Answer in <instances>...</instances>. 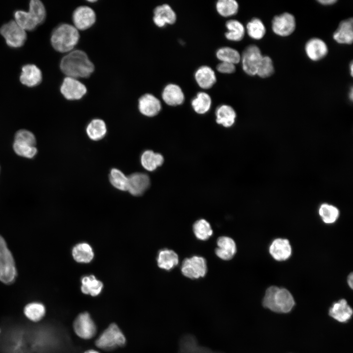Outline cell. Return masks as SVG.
Listing matches in <instances>:
<instances>
[{
  "label": "cell",
  "mask_w": 353,
  "mask_h": 353,
  "mask_svg": "<svg viewBox=\"0 0 353 353\" xmlns=\"http://www.w3.org/2000/svg\"><path fill=\"white\" fill-rule=\"evenodd\" d=\"M61 71L68 77L74 78H87L94 71V65L87 54L81 50L70 51L60 62Z\"/></svg>",
  "instance_id": "1"
},
{
  "label": "cell",
  "mask_w": 353,
  "mask_h": 353,
  "mask_svg": "<svg viewBox=\"0 0 353 353\" xmlns=\"http://www.w3.org/2000/svg\"><path fill=\"white\" fill-rule=\"evenodd\" d=\"M262 304L264 307L272 311L286 313L292 310L295 301L286 288L271 286L266 290Z\"/></svg>",
  "instance_id": "2"
},
{
  "label": "cell",
  "mask_w": 353,
  "mask_h": 353,
  "mask_svg": "<svg viewBox=\"0 0 353 353\" xmlns=\"http://www.w3.org/2000/svg\"><path fill=\"white\" fill-rule=\"evenodd\" d=\"M79 39L78 30L68 24H63L56 27L51 37V43L57 51H71L77 44Z\"/></svg>",
  "instance_id": "3"
},
{
  "label": "cell",
  "mask_w": 353,
  "mask_h": 353,
  "mask_svg": "<svg viewBox=\"0 0 353 353\" xmlns=\"http://www.w3.org/2000/svg\"><path fill=\"white\" fill-rule=\"evenodd\" d=\"M46 9L39 0H31L28 12L18 10L15 13L16 22L25 30H32L45 20Z\"/></svg>",
  "instance_id": "4"
},
{
  "label": "cell",
  "mask_w": 353,
  "mask_h": 353,
  "mask_svg": "<svg viewBox=\"0 0 353 353\" xmlns=\"http://www.w3.org/2000/svg\"><path fill=\"white\" fill-rule=\"evenodd\" d=\"M17 275L13 256L4 239L0 235V280L6 284H12Z\"/></svg>",
  "instance_id": "5"
},
{
  "label": "cell",
  "mask_w": 353,
  "mask_h": 353,
  "mask_svg": "<svg viewBox=\"0 0 353 353\" xmlns=\"http://www.w3.org/2000/svg\"><path fill=\"white\" fill-rule=\"evenodd\" d=\"M125 342L123 333L116 324H112L100 336L96 345L100 349L110 350L124 345Z\"/></svg>",
  "instance_id": "6"
},
{
  "label": "cell",
  "mask_w": 353,
  "mask_h": 353,
  "mask_svg": "<svg viewBox=\"0 0 353 353\" xmlns=\"http://www.w3.org/2000/svg\"><path fill=\"white\" fill-rule=\"evenodd\" d=\"M0 33L5 39L6 44L13 48L21 47L26 39L25 30L15 21H10L3 25L0 28Z\"/></svg>",
  "instance_id": "7"
},
{
  "label": "cell",
  "mask_w": 353,
  "mask_h": 353,
  "mask_svg": "<svg viewBox=\"0 0 353 353\" xmlns=\"http://www.w3.org/2000/svg\"><path fill=\"white\" fill-rule=\"evenodd\" d=\"M181 271L185 277L191 279L202 277L207 272L206 260L197 255L185 258L182 262Z\"/></svg>",
  "instance_id": "8"
},
{
  "label": "cell",
  "mask_w": 353,
  "mask_h": 353,
  "mask_svg": "<svg viewBox=\"0 0 353 353\" xmlns=\"http://www.w3.org/2000/svg\"><path fill=\"white\" fill-rule=\"evenodd\" d=\"M260 49L256 45L247 47L241 55V61L243 71L247 75H256L257 70L262 58Z\"/></svg>",
  "instance_id": "9"
},
{
  "label": "cell",
  "mask_w": 353,
  "mask_h": 353,
  "mask_svg": "<svg viewBox=\"0 0 353 353\" xmlns=\"http://www.w3.org/2000/svg\"><path fill=\"white\" fill-rule=\"evenodd\" d=\"M296 25L294 16L288 12L275 16L272 21L273 31L282 37L291 35L294 31Z\"/></svg>",
  "instance_id": "10"
},
{
  "label": "cell",
  "mask_w": 353,
  "mask_h": 353,
  "mask_svg": "<svg viewBox=\"0 0 353 353\" xmlns=\"http://www.w3.org/2000/svg\"><path fill=\"white\" fill-rule=\"evenodd\" d=\"M63 96L68 100H77L82 98L87 92L86 86L76 78L67 76L60 87Z\"/></svg>",
  "instance_id": "11"
},
{
  "label": "cell",
  "mask_w": 353,
  "mask_h": 353,
  "mask_svg": "<svg viewBox=\"0 0 353 353\" xmlns=\"http://www.w3.org/2000/svg\"><path fill=\"white\" fill-rule=\"evenodd\" d=\"M96 19L95 12L87 6L77 7L73 14L74 26L77 30H84L91 27L95 24Z\"/></svg>",
  "instance_id": "12"
},
{
  "label": "cell",
  "mask_w": 353,
  "mask_h": 353,
  "mask_svg": "<svg viewBox=\"0 0 353 353\" xmlns=\"http://www.w3.org/2000/svg\"><path fill=\"white\" fill-rule=\"evenodd\" d=\"M76 333L80 338L89 339L96 333V327L89 314L84 312L79 314L74 323Z\"/></svg>",
  "instance_id": "13"
},
{
  "label": "cell",
  "mask_w": 353,
  "mask_h": 353,
  "mask_svg": "<svg viewBox=\"0 0 353 353\" xmlns=\"http://www.w3.org/2000/svg\"><path fill=\"white\" fill-rule=\"evenodd\" d=\"M269 252L274 259L282 261L291 256L292 247L288 239L278 238L272 241L269 246Z\"/></svg>",
  "instance_id": "14"
},
{
  "label": "cell",
  "mask_w": 353,
  "mask_h": 353,
  "mask_svg": "<svg viewBox=\"0 0 353 353\" xmlns=\"http://www.w3.org/2000/svg\"><path fill=\"white\" fill-rule=\"evenodd\" d=\"M304 49L308 57L313 61L322 59L328 52V48L326 43L318 38L309 39L306 43Z\"/></svg>",
  "instance_id": "15"
},
{
  "label": "cell",
  "mask_w": 353,
  "mask_h": 353,
  "mask_svg": "<svg viewBox=\"0 0 353 353\" xmlns=\"http://www.w3.org/2000/svg\"><path fill=\"white\" fill-rule=\"evenodd\" d=\"M153 21L158 27L173 25L176 21V15L172 8L167 4L158 5L153 10Z\"/></svg>",
  "instance_id": "16"
},
{
  "label": "cell",
  "mask_w": 353,
  "mask_h": 353,
  "mask_svg": "<svg viewBox=\"0 0 353 353\" xmlns=\"http://www.w3.org/2000/svg\"><path fill=\"white\" fill-rule=\"evenodd\" d=\"M128 180L127 191L134 196L142 195L150 184L149 176L144 173H133L128 176Z\"/></svg>",
  "instance_id": "17"
},
{
  "label": "cell",
  "mask_w": 353,
  "mask_h": 353,
  "mask_svg": "<svg viewBox=\"0 0 353 353\" xmlns=\"http://www.w3.org/2000/svg\"><path fill=\"white\" fill-rule=\"evenodd\" d=\"M138 108L140 112L145 116L153 117L160 112L161 109L160 101L151 94H146L139 100Z\"/></svg>",
  "instance_id": "18"
},
{
  "label": "cell",
  "mask_w": 353,
  "mask_h": 353,
  "mask_svg": "<svg viewBox=\"0 0 353 353\" xmlns=\"http://www.w3.org/2000/svg\"><path fill=\"white\" fill-rule=\"evenodd\" d=\"M215 253L221 259L229 260L233 257L236 252V243L230 237L225 236L219 237Z\"/></svg>",
  "instance_id": "19"
},
{
  "label": "cell",
  "mask_w": 353,
  "mask_h": 353,
  "mask_svg": "<svg viewBox=\"0 0 353 353\" xmlns=\"http://www.w3.org/2000/svg\"><path fill=\"white\" fill-rule=\"evenodd\" d=\"M334 40L341 44H352L353 41V20L341 21L333 34Z\"/></svg>",
  "instance_id": "20"
},
{
  "label": "cell",
  "mask_w": 353,
  "mask_h": 353,
  "mask_svg": "<svg viewBox=\"0 0 353 353\" xmlns=\"http://www.w3.org/2000/svg\"><path fill=\"white\" fill-rule=\"evenodd\" d=\"M162 98L167 104L176 106L184 102L185 97L181 88L178 85L169 83L164 88Z\"/></svg>",
  "instance_id": "21"
},
{
  "label": "cell",
  "mask_w": 353,
  "mask_h": 353,
  "mask_svg": "<svg viewBox=\"0 0 353 353\" xmlns=\"http://www.w3.org/2000/svg\"><path fill=\"white\" fill-rule=\"evenodd\" d=\"M329 315L336 321L344 323L348 321L353 315V309L347 301L342 299L334 303L329 309Z\"/></svg>",
  "instance_id": "22"
},
{
  "label": "cell",
  "mask_w": 353,
  "mask_h": 353,
  "mask_svg": "<svg viewBox=\"0 0 353 353\" xmlns=\"http://www.w3.org/2000/svg\"><path fill=\"white\" fill-rule=\"evenodd\" d=\"M194 76L198 85L203 89L211 88L217 80L214 70L205 65L200 67L196 71Z\"/></svg>",
  "instance_id": "23"
},
{
  "label": "cell",
  "mask_w": 353,
  "mask_h": 353,
  "mask_svg": "<svg viewBox=\"0 0 353 353\" xmlns=\"http://www.w3.org/2000/svg\"><path fill=\"white\" fill-rule=\"evenodd\" d=\"M179 347V353H223L214 352L210 349L200 346L196 338L191 334L182 337Z\"/></svg>",
  "instance_id": "24"
},
{
  "label": "cell",
  "mask_w": 353,
  "mask_h": 353,
  "mask_svg": "<svg viewBox=\"0 0 353 353\" xmlns=\"http://www.w3.org/2000/svg\"><path fill=\"white\" fill-rule=\"evenodd\" d=\"M20 77L22 84L28 87L38 85L42 79L40 70L35 65L27 64L23 67Z\"/></svg>",
  "instance_id": "25"
},
{
  "label": "cell",
  "mask_w": 353,
  "mask_h": 353,
  "mask_svg": "<svg viewBox=\"0 0 353 353\" xmlns=\"http://www.w3.org/2000/svg\"><path fill=\"white\" fill-rule=\"evenodd\" d=\"M178 255L173 250L165 249L158 252L157 262L161 269L170 271L178 264Z\"/></svg>",
  "instance_id": "26"
},
{
  "label": "cell",
  "mask_w": 353,
  "mask_h": 353,
  "mask_svg": "<svg viewBox=\"0 0 353 353\" xmlns=\"http://www.w3.org/2000/svg\"><path fill=\"white\" fill-rule=\"evenodd\" d=\"M216 122L225 127L232 126L235 122L236 113L230 106L223 104L219 106L216 111Z\"/></svg>",
  "instance_id": "27"
},
{
  "label": "cell",
  "mask_w": 353,
  "mask_h": 353,
  "mask_svg": "<svg viewBox=\"0 0 353 353\" xmlns=\"http://www.w3.org/2000/svg\"><path fill=\"white\" fill-rule=\"evenodd\" d=\"M227 31L225 33L226 38L231 41L239 42L242 40L245 33V28L239 21L234 19L228 20L226 23Z\"/></svg>",
  "instance_id": "28"
},
{
  "label": "cell",
  "mask_w": 353,
  "mask_h": 353,
  "mask_svg": "<svg viewBox=\"0 0 353 353\" xmlns=\"http://www.w3.org/2000/svg\"><path fill=\"white\" fill-rule=\"evenodd\" d=\"M74 259L79 263H89L94 258V253L91 246L87 243L76 244L72 250Z\"/></svg>",
  "instance_id": "29"
},
{
  "label": "cell",
  "mask_w": 353,
  "mask_h": 353,
  "mask_svg": "<svg viewBox=\"0 0 353 353\" xmlns=\"http://www.w3.org/2000/svg\"><path fill=\"white\" fill-rule=\"evenodd\" d=\"M164 162L163 156L152 151L147 150L142 154L141 163L142 166L147 171H153L158 167L162 165Z\"/></svg>",
  "instance_id": "30"
},
{
  "label": "cell",
  "mask_w": 353,
  "mask_h": 353,
  "mask_svg": "<svg viewBox=\"0 0 353 353\" xmlns=\"http://www.w3.org/2000/svg\"><path fill=\"white\" fill-rule=\"evenodd\" d=\"M81 290L83 293L92 296L98 295L101 291L102 283L97 279L94 275L85 276L81 279Z\"/></svg>",
  "instance_id": "31"
},
{
  "label": "cell",
  "mask_w": 353,
  "mask_h": 353,
  "mask_svg": "<svg viewBox=\"0 0 353 353\" xmlns=\"http://www.w3.org/2000/svg\"><path fill=\"white\" fill-rule=\"evenodd\" d=\"M106 126L104 122L99 119H94L88 125L86 132L89 137L94 141L101 139L106 134Z\"/></svg>",
  "instance_id": "32"
},
{
  "label": "cell",
  "mask_w": 353,
  "mask_h": 353,
  "mask_svg": "<svg viewBox=\"0 0 353 353\" xmlns=\"http://www.w3.org/2000/svg\"><path fill=\"white\" fill-rule=\"evenodd\" d=\"M210 96L204 92H200L192 100L191 104L195 111L200 114L206 113L211 105Z\"/></svg>",
  "instance_id": "33"
},
{
  "label": "cell",
  "mask_w": 353,
  "mask_h": 353,
  "mask_svg": "<svg viewBox=\"0 0 353 353\" xmlns=\"http://www.w3.org/2000/svg\"><path fill=\"white\" fill-rule=\"evenodd\" d=\"M217 58L221 62H226L234 65L241 61V54L236 50L229 47L219 48L216 53Z\"/></svg>",
  "instance_id": "34"
},
{
  "label": "cell",
  "mask_w": 353,
  "mask_h": 353,
  "mask_svg": "<svg viewBox=\"0 0 353 353\" xmlns=\"http://www.w3.org/2000/svg\"><path fill=\"white\" fill-rule=\"evenodd\" d=\"M248 35L252 39L260 40L266 33V28L262 21L259 18H254L249 22L246 25Z\"/></svg>",
  "instance_id": "35"
},
{
  "label": "cell",
  "mask_w": 353,
  "mask_h": 353,
  "mask_svg": "<svg viewBox=\"0 0 353 353\" xmlns=\"http://www.w3.org/2000/svg\"><path fill=\"white\" fill-rule=\"evenodd\" d=\"M193 230L196 238L202 241L208 240L213 234L210 224L203 219H199L194 223Z\"/></svg>",
  "instance_id": "36"
},
{
  "label": "cell",
  "mask_w": 353,
  "mask_h": 353,
  "mask_svg": "<svg viewBox=\"0 0 353 353\" xmlns=\"http://www.w3.org/2000/svg\"><path fill=\"white\" fill-rule=\"evenodd\" d=\"M216 8L219 15L228 17L238 12L239 4L235 0H219L216 2Z\"/></svg>",
  "instance_id": "37"
},
{
  "label": "cell",
  "mask_w": 353,
  "mask_h": 353,
  "mask_svg": "<svg viewBox=\"0 0 353 353\" xmlns=\"http://www.w3.org/2000/svg\"><path fill=\"white\" fill-rule=\"evenodd\" d=\"M338 209L328 203H323L319 209V214L322 221L327 224L334 223L339 216Z\"/></svg>",
  "instance_id": "38"
},
{
  "label": "cell",
  "mask_w": 353,
  "mask_h": 353,
  "mask_svg": "<svg viewBox=\"0 0 353 353\" xmlns=\"http://www.w3.org/2000/svg\"><path fill=\"white\" fill-rule=\"evenodd\" d=\"M45 311L44 305L37 302L27 304L24 309V313L26 317L34 322L40 320L45 315Z\"/></svg>",
  "instance_id": "39"
},
{
  "label": "cell",
  "mask_w": 353,
  "mask_h": 353,
  "mask_svg": "<svg viewBox=\"0 0 353 353\" xmlns=\"http://www.w3.org/2000/svg\"><path fill=\"white\" fill-rule=\"evenodd\" d=\"M109 180L111 184L116 188L121 191H127L128 176L120 170L112 169L110 172Z\"/></svg>",
  "instance_id": "40"
},
{
  "label": "cell",
  "mask_w": 353,
  "mask_h": 353,
  "mask_svg": "<svg viewBox=\"0 0 353 353\" xmlns=\"http://www.w3.org/2000/svg\"><path fill=\"white\" fill-rule=\"evenodd\" d=\"M35 137L30 131L20 129L15 134L14 144L23 147H35Z\"/></svg>",
  "instance_id": "41"
},
{
  "label": "cell",
  "mask_w": 353,
  "mask_h": 353,
  "mask_svg": "<svg viewBox=\"0 0 353 353\" xmlns=\"http://www.w3.org/2000/svg\"><path fill=\"white\" fill-rule=\"evenodd\" d=\"M274 71V67L272 59L269 56L263 55L256 75L261 78H267L271 76Z\"/></svg>",
  "instance_id": "42"
},
{
  "label": "cell",
  "mask_w": 353,
  "mask_h": 353,
  "mask_svg": "<svg viewBox=\"0 0 353 353\" xmlns=\"http://www.w3.org/2000/svg\"><path fill=\"white\" fill-rule=\"evenodd\" d=\"M216 69L219 73L229 74L235 72L236 67L235 65L232 63L221 62L217 65Z\"/></svg>",
  "instance_id": "43"
},
{
  "label": "cell",
  "mask_w": 353,
  "mask_h": 353,
  "mask_svg": "<svg viewBox=\"0 0 353 353\" xmlns=\"http://www.w3.org/2000/svg\"><path fill=\"white\" fill-rule=\"evenodd\" d=\"M320 4L323 5H330L337 2L336 0H320L318 1Z\"/></svg>",
  "instance_id": "44"
},
{
  "label": "cell",
  "mask_w": 353,
  "mask_h": 353,
  "mask_svg": "<svg viewBox=\"0 0 353 353\" xmlns=\"http://www.w3.org/2000/svg\"><path fill=\"white\" fill-rule=\"evenodd\" d=\"M347 283L349 287L353 289V275L352 273H351L347 277Z\"/></svg>",
  "instance_id": "45"
},
{
  "label": "cell",
  "mask_w": 353,
  "mask_h": 353,
  "mask_svg": "<svg viewBox=\"0 0 353 353\" xmlns=\"http://www.w3.org/2000/svg\"><path fill=\"white\" fill-rule=\"evenodd\" d=\"M350 74H351V76H353V62H352L351 63V64H350Z\"/></svg>",
  "instance_id": "46"
},
{
  "label": "cell",
  "mask_w": 353,
  "mask_h": 353,
  "mask_svg": "<svg viewBox=\"0 0 353 353\" xmlns=\"http://www.w3.org/2000/svg\"><path fill=\"white\" fill-rule=\"evenodd\" d=\"M349 94H350V95H349L350 99L351 100H352V99H353V88H351V91H350V92L349 93Z\"/></svg>",
  "instance_id": "47"
},
{
  "label": "cell",
  "mask_w": 353,
  "mask_h": 353,
  "mask_svg": "<svg viewBox=\"0 0 353 353\" xmlns=\"http://www.w3.org/2000/svg\"><path fill=\"white\" fill-rule=\"evenodd\" d=\"M85 353H99L97 351H94V350H89L87 352H86Z\"/></svg>",
  "instance_id": "48"
},
{
  "label": "cell",
  "mask_w": 353,
  "mask_h": 353,
  "mask_svg": "<svg viewBox=\"0 0 353 353\" xmlns=\"http://www.w3.org/2000/svg\"><path fill=\"white\" fill-rule=\"evenodd\" d=\"M88 1H89V2H94L96 1V0H88Z\"/></svg>",
  "instance_id": "49"
},
{
  "label": "cell",
  "mask_w": 353,
  "mask_h": 353,
  "mask_svg": "<svg viewBox=\"0 0 353 353\" xmlns=\"http://www.w3.org/2000/svg\"></svg>",
  "instance_id": "50"
}]
</instances>
